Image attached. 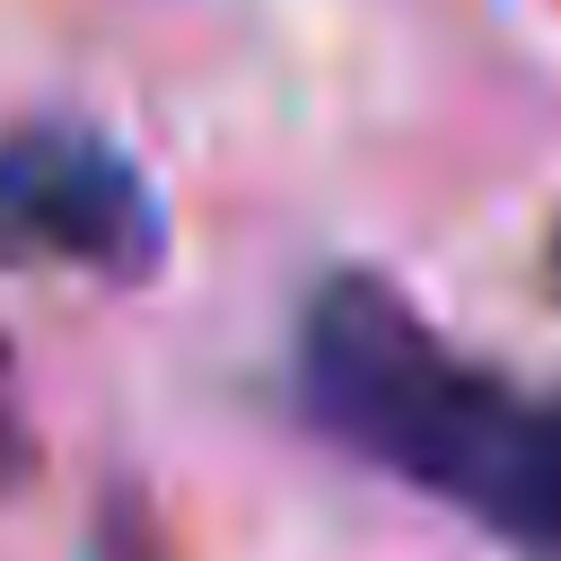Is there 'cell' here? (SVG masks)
Here are the masks:
<instances>
[{
    "mask_svg": "<svg viewBox=\"0 0 561 561\" xmlns=\"http://www.w3.org/2000/svg\"><path fill=\"white\" fill-rule=\"evenodd\" d=\"M298 403L359 465L561 561V386L465 359L386 272H324L298 307Z\"/></svg>",
    "mask_w": 561,
    "mask_h": 561,
    "instance_id": "1",
    "label": "cell"
},
{
    "mask_svg": "<svg viewBox=\"0 0 561 561\" xmlns=\"http://www.w3.org/2000/svg\"><path fill=\"white\" fill-rule=\"evenodd\" d=\"M167 254L158 184L96 123H18L0 131V263L149 280Z\"/></svg>",
    "mask_w": 561,
    "mask_h": 561,
    "instance_id": "2",
    "label": "cell"
},
{
    "mask_svg": "<svg viewBox=\"0 0 561 561\" xmlns=\"http://www.w3.org/2000/svg\"><path fill=\"white\" fill-rule=\"evenodd\" d=\"M26 473V421H18V403H9V333H0V491Z\"/></svg>",
    "mask_w": 561,
    "mask_h": 561,
    "instance_id": "3",
    "label": "cell"
},
{
    "mask_svg": "<svg viewBox=\"0 0 561 561\" xmlns=\"http://www.w3.org/2000/svg\"><path fill=\"white\" fill-rule=\"evenodd\" d=\"M543 280H552V298H561V228L543 237Z\"/></svg>",
    "mask_w": 561,
    "mask_h": 561,
    "instance_id": "4",
    "label": "cell"
}]
</instances>
